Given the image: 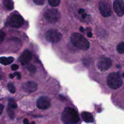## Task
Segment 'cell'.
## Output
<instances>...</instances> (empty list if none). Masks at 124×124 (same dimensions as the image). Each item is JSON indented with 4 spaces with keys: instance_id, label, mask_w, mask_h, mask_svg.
I'll use <instances>...</instances> for the list:
<instances>
[{
    "instance_id": "obj_1",
    "label": "cell",
    "mask_w": 124,
    "mask_h": 124,
    "mask_svg": "<svg viewBox=\"0 0 124 124\" xmlns=\"http://www.w3.org/2000/svg\"><path fill=\"white\" fill-rule=\"evenodd\" d=\"M61 119L65 124H77L79 121V116L75 109L67 107L62 113Z\"/></svg>"
},
{
    "instance_id": "obj_2",
    "label": "cell",
    "mask_w": 124,
    "mask_h": 124,
    "mask_svg": "<svg viewBox=\"0 0 124 124\" xmlns=\"http://www.w3.org/2000/svg\"><path fill=\"white\" fill-rule=\"evenodd\" d=\"M71 42L76 47L82 50H87L90 48V43L87 39L78 33H74L70 37Z\"/></svg>"
},
{
    "instance_id": "obj_3",
    "label": "cell",
    "mask_w": 124,
    "mask_h": 124,
    "mask_svg": "<svg viewBox=\"0 0 124 124\" xmlns=\"http://www.w3.org/2000/svg\"><path fill=\"white\" fill-rule=\"evenodd\" d=\"M107 84L113 90L120 88L123 84V80L121 75L117 73H112L107 78Z\"/></svg>"
},
{
    "instance_id": "obj_4",
    "label": "cell",
    "mask_w": 124,
    "mask_h": 124,
    "mask_svg": "<svg viewBox=\"0 0 124 124\" xmlns=\"http://www.w3.org/2000/svg\"><path fill=\"white\" fill-rule=\"evenodd\" d=\"M24 19L19 14H12L7 19L6 25L11 27L19 28L24 24Z\"/></svg>"
},
{
    "instance_id": "obj_5",
    "label": "cell",
    "mask_w": 124,
    "mask_h": 124,
    "mask_svg": "<svg viewBox=\"0 0 124 124\" xmlns=\"http://www.w3.org/2000/svg\"><path fill=\"white\" fill-rule=\"evenodd\" d=\"M44 16L46 21L50 23H57L61 18V15L59 11L56 9H48L45 12Z\"/></svg>"
},
{
    "instance_id": "obj_6",
    "label": "cell",
    "mask_w": 124,
    "mask_h": 124,
    "mask_svg": "<svg viewBox=\"0 0 124 124\" xmlns=\"http://www.w3.org/2000/svg\"><path fill=\"white\" fill-rule=\"evenodd\" d=\"M46 40L52 43H56L61 41L62 35L59 31L56 30H50L47 31L45 35Z\"/></svg>"
},
{
    "instance_id": "obj_7",
    "label": "cell",
    "mask_w": 124,
    "mask_h": 124,
    "mask_svg": "<svg viewBox=\"0 0 124 124\" xmlns=\"http://www.w3.org/2000/svg\"><path fill=\"white\" fill-rule=\"evenodd\" d=\"M99 9L104 17H109L111 15V9L107 1H101L99 3Z\"/></svg>"
},
{
    "instance_id": "obj_8",
    "label": "cell",
    "mask_w": 124,
    "mask_h": 124,
    "mask_svg": "<svg viewBox=\"0 0 124 124\" xmlns=\"http://www.w3.org/2000/svg\"><path fill=\"white\" fill-rule=\"evenodd\" d=\"M97 65L98 68L101 71H107L111 68L112 65V62L109 58H102L98 61Z\"/></svg>"
},
{
    "instance_id": "obj_9",
    "label": "cell",
    "mask_w": 124,
    "mask_h": 124,
    "mask_svg": "<svg viewBox=\"0 0 124 124\" xmlns=\"http://www.w3.org/2000/svg\"><path fill=\"white\" fill-rule=\"evenodd\" d=\"M50 100L46 96H42L39 98L36 102V105L40 110H46L50 107Z\"/></svg>"
},
{
    "instance_id": "obj_10",
    "label": "cell",
    "mask_w": 124,
    "mask_h": 124,
    "mask_svg": "<svg viewBox=\"0 0 124 124\" xmlns=\"http://www.w3.org/2000/svg\"><path fill=\"white\" fill-rule=\"evenodd\" d=\"M32 58V54L31 52L28 50H25L22 53L19 58V62L22 65H26L29 64Z\"/></svg>"
},
{
    "instance_id": "obj_11",
    "label": "cell",
    "mask_w": 124,
    "mask_h": 124,
    "mask_svg": "<svg viewBox=\"0 0 124 124\" xmlns=\"http://www.w3.org/2000/svg\"><path fill=\"white\" fill-rule=\"evenodd\" d=\"M113 8L119 16L124 15V1L123 0H115L113 2Z\"/></svg>"
},
{
    "instance_id": "obj_12",
    "label": "cell",
    "mask_w": 124,
    "mask_h": 124,
    "mask_svg": "<svg viewBox=\"0 0 124 124\" xmlns=\"http://www.w3.org/2000/svg\"><path fill=\"white\" fill-rule=\"evenodd\" d=\"M23 88L25 92L28 93L35 92L38 89V85L33 81H27L23 84Z\"/></svg>"
},
{
    "instance_id": "obj_13",
    "label": "cell",
    "mask_w": 124,
    "mask_h": 124,
    "mask_svg": "<svg viewBox=\"0 0 124 124\" xmlns=\"http://www.w3.org/2000/svg\"><path fill=\"white\" fill-rule=\"evenodd\" d=\"M81 116H82L83 120L85 122H87V123H91V122H93V120H94L93 116V115L91 113H90L84 112L82 113Z\"/></svg>"
},
{
    "instance_id": "obj_14",
    "label": "cell",
    "mask_w": 124,
    "mask_h": 124,
    "mask_svg": "<svg viewBox=\"0 0 124 124\" xmlns=\"http://www.w3.org/2000/svg\"><path fill=\"white\" fill-rule=\"evenodd\" d=\"M13 60H14V59H13V57H8V58L1 57L0 58V63L2 65H7L11 64L13 61Z\"/></svg>"
},
{
    "instance_id": "obj_15",
    "label": "cell",
    "mask_w": 124,
    "mask_h": 124,
    "mask_svg": "<svg viewBox=\"0 0 124 124\" xmlns=\"http://www.w3.org/2000/svg\"><path fill=\"white\" fill-rule=\"evenodd\" d=\"M3 1V4L5 8L8 10H12L13 9L14 5L12 0H2Z\"/></svg>"
},
{
    "instance_id": "obj_16",
    "label": "cell",
    "mask_w": 124,
    "mask_h": 124,
    "mask_svg": "<svg viewBox=\"0 0 124 124\" xmlns=\"http://www.w3.org/2000/svg\"><path fill=\"white\" fill-rule=\"evenodd\" d=\"M8 108L10 109H16L17 108V104H16V102H15V101L13 99H9V101H8Z\"/></svg>"
},
{
    "instance_id": "obj_17",
    "label": "cell",
    "mask_w": 124,
    "mask_h": 124,
    "mask_svg": "<svg viewBox=\"0 0 124 124\" xmlns=\"http://www.w3.org/2000/svg\"><path fill=\"white\" fill-rule=\"evenodd\" d=\"M117 51L120 54L124 53V42H122L119 44L117 46Z\"/></svg>"
},
{
    "instance_id": "obj_18",
    "label": "cell",
    "mask_w": 124,
    "mask_h": 124,
    "mask_svg": "<svg viewBox=\"0 0 124 124\" xmlns=\"http://www.w3.org/2000/svg\"><path fill=\"white\" fill-rule=\"evenodd\" d=\"M48 1L52 7H56L59 5L61 0H48Z\"/></svg>"
},
{
    "instance_id": "obj_19",
    "label": "cell",
    "mask_w": 124,
    "mask_h": 124,
    "mask_svg": "<svg viewBox=\"0 0 124 124\" xmlns=\"http://www.w3.org/2000/svg\"><path fill=\"white\" fill-rule=\"evenodd\" d=\"M7 87H8V90L10 91L11 93H15V88L14 85L12 84H8V85H7Z\"/></svg>"
},
{
    "instance_id": "obj_20",
    "label": "cell",
    "mask_w": 124,
    "mask_h": 124,
    "mask_svg": "<svg viewBox=\"0 0 124 124\" xmlns=\"http://www.w3.org/2000/svg\"><path fill=\"white\" fill-rule=\"evenodd\" d=\"M27 69L30 73H34L36 72V68H35V67L33 65H32V64L29 65V66H28Z\"/></svg>"
},
{
    "instance_id": "obj_21",
    "label": "cell",
    "mask_w": 124,
    "mask_h": 124,
    "mask_svg": "<svg viewBox=\"0 0 124 124\" xmlns=\"http://www.w3.org/2000/svg\"><path fill=\"white\" fill-rule=\"evenodd\" d=\"M33 1L34 3L36 4V5L41 6V5H43L44 4L46 0H33Z\"/></svg>"
},
{
    "instance_id": "obj_22",
    "label": "cell",
    "mask_w": 124,
    "mask_h": 124,
    "mask_svg": "<svg viewBox=\"0 0 124 124\" xmlns=\"http://www.w3.org/2000/svg\"><path fill=\"white\" fill-rule=\"evenodd\" d=\"M5 37H6V33L3 31H0V42H1L4 39Z\"/></svg>"
},
{
    "instance_id": "obj_23",
    "label": "cell",
    "mask_w": 124,
    "mask_h": 124,
    "mask_svg": "<svg viewBox=\"0 0 124 124\" xmlns=\"http://www.w3.org/2000/svg\"><path fill=\"white\" fill-rule=\"evenodd\" d=\"M11 69L13 71H16V70H17L18 69V65H16V64H13L11 67Z\"/></svg>"
},
{
    "instance_id": "obj_24",
    "label": "cell",
    "mask_w": 124,
    "mask_h": 124,
    "mask_svg": "<svg viewBox=\"0 0 124 124\" xmlns=\"http://www.w3.org/2000/svg\"><path fill=\"white\" fill-rule=\"evenodd\" d=\"M13 75H14L15 76H17L18 79H21V74L19 72H15Z\"/></svg>"
},
{
    "instance_id": "obj_25",
    "label": "cell",
    "mask_w": 124,
    "mask_h": 124,
    "mask_svg": "<svg viewBox=\"0 0 124 124\" xmlns=\"http://www.w3.org/2000/svg\"><path fill=\"white\" fill-rule=\"evenodd\" d=\"M4 110V105L2 104H0V115H1Z\"/></svg>"
},
{
    "instance_id": "obj_26",
    "label": "cell",
    "mask_w": 124,
    "mask_h": 124,
    "mask_svg": "<svg viewBox=\"0 0 124 124\" xmlns=\"http://www.w3.org/2000/svg\"><path fill=\"white\" fill-rule=\"evenodd\" d=\"M84 12V9H80L79 10V14H83V13Z\"/></svg>"
},
{
    "instance_id": "obj_27",
    "label": "cell",
    "mask_w": 124,
    "mask_h": 124,
    "mask_svg": "<svg viewBox=\"0 0 124 124\" xmlns=\"http://www.w3.org/2000/svg\"><path fill=\"white\" fill-rule=\"evenodd\" d=\"M87 36H88V37L89 38H92V32H90V31H89V32L87 33Z\"/></svg>"
},
{
    "instance_id": "obj_28",
    "label": "cell",
    "mask_w": 124,
    "mask_h": 124,
    "mask_svg": "<svg viewBox=\"0 0 124 124\" xmlns=\"http://www.w3.org/2000/svg\"><path fill=\"white\" fill-rule=\"evenodd\" d=\"M24 123L25 124H29V120H28L27 119H25L24 120Z\"/></svg>"
},
{
    "instance_id": "obj_29",
    "label": "cell",
    "mask_w": 124,
    "mask_h": 124,
    "mask_svg": "<svg viewBox=\"0 0 124 124\" xmlns=\"http://www.w3.org/2000/svg\"><path fill=\"white\" fill-rule=\"evenodd\" d=\"M80 31H81V32H84V29L82 27H80Z\"/></svg>"
},
{
    "instance_id": "obj_30",
    "label": "cell",
    "mask_w": 124,
    "mask_h": 124,
    "mask_svg": "<svg viewBox=\"0 0 124 124\" xmlns=\"http://www.w3.org/2000/svg\"><path fill=\"white\" fill-rule=\"evenodd\" d=\"M14 77H15V76L13 74H11V75H10V78L11 79H13Z\"/></svg>"
},
{
    "instance_id": "obj_31",
    "label": "cell",
    "mask_w": 124,
    "mask_h": 124,
    "mask_svg": "<svg viewBox=\"0 0 124 124\" xmlns=\"http://www.w3.org/2000/svg\"><path fill=\"white\" fill-rule=\"evenodd\" d=\"M85 16H86L85 13H83V14H82V18H85Z\"/></svg>"
},
{
    "instance_id": "obj_32",
    "label": "cell",
    "mask_w": 124,
    "mask_h": 124,
    "mask_svg": "<svg viewBox=\"0 0 124 124\" xmlns=\"http://www.w3.org/2000/svg\"><path fill=\"white\" fill-rule=\"evenodd\" d=\"M116 67H117V68H118V69H121V66H120V65H117V66H116Z\"/></svg>"
},
{
    "instance_id": "obj_33",
    "label": "cell",
    "mask_w": 124,
    "mask_h": 124,
    "mask_svg": "<svg viewBox=\"0 0 124 124\" xmlns=\"http://www.w3.org/2000/svg\"><path fill=\"white\" fill-rule=\"evenodd\" d=\"M35 124V122H31V124Z\"/></svg>"
},
{
    "instance_id": "obj_34",
    "label": "cell",
    "mask_w": 124,
    "mask_h": 124,
    "mask_svg": "<svg viewBox=\"0 0 124 124\" xmlns=\"http://www.w3.org/2000/svg\"><path fill=\"white\" fill-rule=\"evenodd\" d=\"M122 77H123L124 78V73L123 74H122Z\"/></svg>"
}]
</instances>
